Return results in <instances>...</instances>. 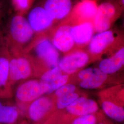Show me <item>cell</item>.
<instances>
[{"label": "cell", "mask_w": 124, "mask_h": 124, "mask_svg": "<svg viewBox=\"0 0 124 124\" xmlns=\"http://www.w3.org/2000/svg\"><path fill=\"white\" fill-rule=\"evenodd\" d=\"M1 34L10 53H28L41 36L33 31L23 15L17 13L9 19L5 32Z\"/></svg>", "instance_id": "cell-1"}, {"label": "cell", "mask_w": 124, "mask_h": 124, "mask_svg": "<svg viewBox=\"0 0 124 124\" xmlns=\"http://www.w3.org/2000/svg\"><path fill=\"white\" fill-rule=\"evenodd\" d=\"M36 66H46L50 69L58 66L59 62L58 50L46 36H40L27 53Z\"/></svg>", "instance_id": "cell-2"}, {"label": "cell", "mask_w": 124, "mask_h": 124, "mask_svg": "<svg viewBox=\"0 0 124 124\" xmlns=\"http://www.w3.org/2000/svg\"><path fill=\"white\" fill-rule=\"evenodd\" d=\"M10 54L9 83L14 92L16 85L29 80L36 74V71L31 58L27 53L10 52Z\"/></svg>", "instance_id": "cell-3"}, {"label": "cell", "mask_w": 124, "mask_h": 124, "mask_svg": "<svg viewBox=\"0 0 124 124\" xmlns=\"http://www.w3.org/2000/svg\"><path fill=\"white\" fill-rule=\"evenodd\" d=\"M49 86L40 79H29L19 83L14 89L16 104L23 113L28 106L36 99L48 94Z\"/></svg>", "instance_id": "cell-4"}, {"label": "cell", "mask_w": 124, "mask_h": 124, "mask_svg": "<svg viewBox=\"0 0 124 124\" xmlns=\"http://www.w3.org/2000/svg\"><path fill=\"white\" fill-rule=\"evenodd\" d=\"M123 8L114 1H108L98 6V11L94 20L95 32L98 33L110 29L120 18Z\"/></svg>", "instance_id": "cell-5"}, {"label": "cell", "mask_w": 124, "mask_h": 124, "mask_svg": "<svg viewBox=\"0 0 124 124\" xmlns=\"http://www.w3.org/2000/svg\"><path fill=\"white\" fill-rule=\"evenodd\" d=\"M53 104L48 97L41 96L31 102L24 112L30 124H45L53 114Z\"/></svg>", "instance_id": "cell-6"}, {"label": "cell", "mask_w": 124, "mask_h": 124, "mask_svg": "<svg viewBox=\"0 0 124 124\" xmlns=\"http://www.w3.org/2000/svg\"><path fill=\"white\" fill-rule=\"evenodd\" d=\"M121 38L119 32L116 30H108L98 33L89 43V52L93 56L101 55L117 47L122 40Z\"/></svg>", "instance_id": "cell-7"}, {"label": "cell", "mask_w": 124, "mask_h": 124, "mask_svg": "<svg viewBox=\"0 0 124 124\" xmlns=\"http://www.w3.org/2000/svg\"><path fill=\"white\" fill-rule=\"evenodd\" d=\"M72 26L65 19L57 23L46 36L56 49L64 53L70 52L75 46L71 36Z\"/></svg>", "instance_id": "cell-8"}, {"label": "cell", "mask_w": 124, "mask_h": 124, "mask_svg": "<svg viewBox=\"0 0 124 124\" xmlns=\"http://www.w3.org/2000/svg\"><path fill=\"white\" fill-rule=\"evenodd\" d=\"M27 19L31 29L39 36H47L57 24L44 8L41 7L32 9Z\"/></svg>", "instance_id": "cell-9"}, {"label": "cell", "mask_w": 124, "mask_h": 124, "mask_svg": "<svg viewBox=\"0 0 124 124\" xmlns=\"http://www.w3.org/2000/svg\"><path fill=\"white\" fill-rule=\"evenodd\" d=\"M98 6L95 0H84L75 5L67 19L72 25L93 22L96 17Z\"/></svg>", "instance_id": "cell-10"}, {"label": "cell", "mask_w": 124, "mask_h": 124, "mask_svg": "<svg viewBox=\"0 0 124 124\" xmlns=\"http://www.w3.org/2000/svg\"><path fill=\"white\" fill-rule=\"evenodd\" d=\"M10 54L4 44L0 48V99H8L13 96L14 92L9 83Z\"/></svg>", "instance_id": "cell-11"}, {"label": "cell", "mask_w": 124, "mask_h": 124, "mask_svg": "<svg viewBox=\"0 0 124 124\" xmlns=\"http://www.w3.org/2000/svg\"><path fill=\"white\" fill-rule=\"evenodd\" d=\"M90 59L89 54L82 50L68 53L59 60L58 66L66 74H71L85 66Z\"/></svg>", "instance_id": "cell-12"}, {"label": "cell", "mask_w": 124, "mask_h": 124, "mask_svg": "<svg viewBox=\"0 0 124 124\" xmlns=\"http://www.w3.org/2000/svg\"><path fill=\"white\" fill-rule=\"evenodd\" d=\"M43 8L58 23L68 17L72 4L71 0H46Z\"/></svg>", "instance_id": "cell-13"}, {"label": "cell", "mask_w": 124, "mask_h": 124, "mask_svg": "<svg viewBox=\"0 0 124 124\" xmlns=\"http://www.w3.org/2000/svg\"><path fill=\"white\" fill-rule=\"evenodd\" d=\"M24 116L16 104L5 102L0 99V124H20Z\"/></svg>", "instance_id": "cell-14"}, {"label": "cell", "mask_w": 124, "mask_h": 124, "mask_svg": "<svg viewBox=\"0 0 124 124\" xmlns=\"http://www.w3.org/2000/svg\"><path fill=\"white\" fill-rule=\"evenodd\" d=\"M95 31L94 23L86 22L72 25L71 34L75 44L83 46L89 44Z\"/></svg>", "instance_id": "cell-15"}, {"label": "cell", "mask_w": 124, "mask_h": 124, "mask_svg": "<svg viewBox=\"0 0 124 124\" xmlns=\"http://www.w3.org/2000/svg\"><path fill=\"white\" fill-rule=\"evenodd\" d=\"M124 63V48L121 47L111 57L101 61L99 65V69L107 75L113 74L119 71Z\"/></svg>", "instance_id": "cell-16"}, {"label": "cell", "mask_w": 124, "mask_h": 124, "mask_svg": "<svg viewBox=\"0 0 124 124\" xmlns=\"http://www.w3.org/2000/svg\"><path fill=\"white\" fill-rule=\"evenodd\" d=\"M108 78V75L104 73L99 69L95 68L93 73L86 80L81 81L80 85L82 88L92 89L99 87Z\"/></svg>", "instance_id": "cell-17"}, {"label": "cell", "mask_w": 124, "mask_h": 124, "mask_svg": "<svg viewBox=\"0 0 124 124\" xmlns=\"http://www.w3.org/2000/svg\"><path fill=\"white\" fill-rule=\"evenodd\" d=\"M103 111L108 117L118 122H123L124 120V108L114 102L105 100L102 102Z\"/></svg>", "instance_id": "cell-18"}, {"label": "cell", "mask_w": 124, "mask_h": 124, "mask_svg": "<svg viewBox=\"0 0 124 124\" xmlns=\"http://www.w3.org/2000/svg\"><path fill=\"white\" fill-rule=\"evenodd\" d=\"M35 0H12L13 8L16 13L24 15L31 9Z\"/></svg>", "instance_id": "cell-19"}, {"label": "cell", "mask_w": 124, "mask_h": 124, "mask_svg": "<svg viewBox=\"0 0 124 124\" xmlns=\"http://www.w3.org/2000/svg\"><path fill=\"white\" fill-rule=\"evenodd\" d=\"M79 97L78 94L73 93L63 95L58 97L57 107L59 110L65 109L75 100Z\"/></svg>", "instance_id": "cell-20"}, {"label": "cell", "mask_w": 124, "mask_h": 124, "mask_svg": "<svg viewBox=\"0 0 124 124\" xmlns=\"http://www.w3.org/2000/svg\"><path fill=\"white\" fill-rule=\"evenodd\" d=\"M98 119L95 113L76 117L63 124H98Z\"/></svg>", "instance_id": "cell-21"}, {"label": "cell", "mask_w": 124, "mask_h": 124, "mask_svg": "<svg viewBox=\"0 0 124 124\" xmlns=\"http://www.w3.org/2000/svg\"><path fill=\"white\" fill-rule=\"evenodd\" d=\"M62 75V71L58 66L50 69L43 73L40 77V80L46 83H49Z\"/></svg>", "instance_id": "cell-22"}, {"label": "cell", "mask_w": 124, "mask_h": 124, "mask_svg": "<svg viewBox=\"0 0 124 124\" xmlns=\"http://www.w3.org/2000/svg\"><path fill=\"white\" fill-rule=\"evenodd\" d=\"M69 79V75L67 74L62 75L58 77L52 81L47 83L49 86V90L48 94H50L55 92L56 90L60 87L66 84Z\"/></svg>", "instance_id": "cell-23"}, {"label": "cell", "mask_w": 124, "mask_h": 124, "mask_svg": "<svg viewBox=\"0 0 124 124\" xmlns=\"http://www.w3.org/2000/svg\"><path fill=\"white\" fill-rule=\"evenodd\" d=\"M75 90L76 86L74 85L66 84L58 88L54 92L58 98L63 95L75 93Z\"/></svg>", "instance_id": "cell-24"}, {"label": "cell", "mask_w": 124, "mask_h": 124, "mask_svg": "<svg viewBox=\"0 0 124 124\" xmlns=\"http://www.w3.org/2000/svg\"><path fill=\"white\" fill-rule=\"evenodd\" d=\"M94 69L89 68L80 71L78 74V77L81 81L86 80L93 73Z\"/></svg>", "instance_id": "cell-25"}, {"label": "cell", "mask_w": 124, "mask_h": 124, "mask_svg": "<svg viewBox=\"0 0 124 124\" xmlns=\"http://www.w3.org/2000/svg\"><path fill=\"white\" fill-rule=\"evenodd\" d=\"M4 44L3 40V38H2V34H1V32H0V48Z\"/></svg>", "instance_id": "cell-26"}, {"label": "cell", "mask_w": 124, "mask_h": 124, "mask_svg": "<svg viewBox=\"0 0 124 124\" xmlns=\"http://www.w3.org/2000/svg\"><path fill=\"white\" fill-rule=\"evenodd\" d=\"M3 17V13H2V11L1 8V7L0 6V25L1 23V20H2V18Z\"/></svg>", "instance_id": "cell-27"}, {"label": "cell", "mask_w": 124, "mask_h": 124, "mask_svg": "<svg viewBox=\"0 0 124 124\" xmlns=\"http://www.w3.org/2000/svg\"><path fill=\"white\" fill-rule=\"evenodd\" d=\"M118 3L122 8H124V0H119Z\"/></svg>", "instance_id": "cell-28"}, {"label": "cell", "mask_w": 124, "mask_h": 124, "mask_svg": "<svg viewBox=\"0 0 124 124\" xmlns=\"http://www.w3.org/2000/svg\"><path fill=\"white\" fill-rule=\"evenodd\" d=\"M20 124H29L27 122L26 120H23V121Z\"/></svg>", "instance_id": "cell-29"}, {"label": "cell", "mask_w": 124, "mask_h": 124, "mask_svg": "<svg viewBox=\"0 0 124 124\" xmlns=\"http://www.w3.org/2000/svg\"><path fill=\"white\" fill-rule=\"evenodd\" d=\"M98 124H106L105 122H100Z\"/></svg>", "instance_id": "cell-30"}, {"label": "cell", "mask_w": 124, "mask_h": 124, "mask_svg": "<svg viewBox=\"0 0 124 124\" xmlns=\"http://www.w3.org/2000/svg\"><path fill=\"white\" fill-rule=\"evenodd\" d=\"M105 122L106 123V124H111V123H109V122H106V121H105Z\"/></svg>", "instance_id": "cell-31"}, {"label": "cell", "mask_w": 124, "mask_h": 124, "mask_svg": "<svg viewBox=\"0 0 124 124\" xmlns=\"http://www.w3.org/2000/svg\"></svg>", "instance_id": "cell-32"}]
</instances>
